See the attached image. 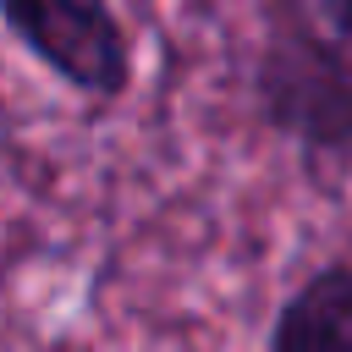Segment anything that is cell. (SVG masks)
Listing matches in <instances>:
<instances>
[{
	"label": "cell",
	"mask_w": 352,
	"mask_h": 352,
	"mask_svg": "<svg viewBox=\"0 0 352 352\" xmlns=\"http://www.w3.org/2000/svg\"><path fill=\"white\" fill-rule=\"evenodd\" d=\"M248 104L302 165H352V55L319 33L302 0H264Z\"/></svg>",
	"instance_id": "1"
},
{
	"label": "cell",
	"mask_w": 352,
	"mask_h": 352,
	"mask_svg": "<svg viewBox=\"0 0 352 352\" xmlns=\"http://www.w3.org/2000/svg\"><path fill=\"white\" fill-rule=\"evenodd\" d=\"M0 28L88 104H121L138 82V44L116 0H0Z\"/></svg>",
	"instance_id": "2"
},
{
	"label": "cell",
	"mask_w": 352,
	"mask_h": 352,
	"mask_svg": "<svg viewBox=\"0 0 352 352\" xmlns=\"http://www.w3.org/2000/svg\"><path fill=\"white\" fill-rule=\"evenodd\" d=\"M264 352H352V258L314 264L280 297Z\"/></svg>",
	"instance_id": "3"
},
{
	"label": "cell",
	"mask_w": 352,
	"mask_h": 352,
	"mask_svg": "<svg viewBox=\"0 0 352 352\" xmlns=\"http://www.w3.org/2000/svg\"><path fill=\"white\" fill-rule=\"evenodd\" d=\"M302 11L319 22V33L330 44H341L352 55V0H302Z\"/></svg>",
	"instance_id": "4"
}]
</instances>
